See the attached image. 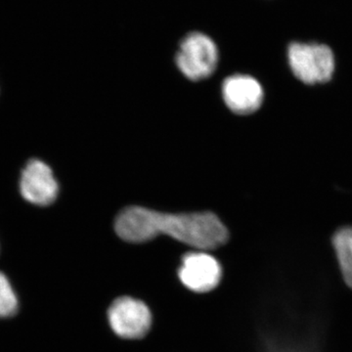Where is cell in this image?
Wrapping results in <instances>:
<instances>
[{
    "label": "cell",
    "instance_id": "obj_1",
    "mask_svg": "<svg viewBox=\"0 0 352 352\" xmlns=\"http://www.w3.org/2000/svg\"><path fill=\"white\" fill-rule=\"evenodd\" d=\"M115 230L129 243H144L166 235L199 251L217 249L228 240L226 226L212 212L173 214L129 207L118 215Z\"/></svg>",
    "mask_w": 352,
    "mask_h": 352
},
{
    "label": "cell",
    "instance_id": "obj_2",
    "mask_svg": "<svg viewBox=\"0 0 352 352\" xmlns=\"http://www.w3.org/2000/svg\"><path fill=\"white\" fill-rule=\"evenodd\" d=\"M288 58L294 75L307 85L328 82L335 71L333 51L323 44L292 43Z\"/></svg>",
    "mask_w": 352,
    "mask_h": 352
},
{
    "label": "cell",
    "instance_id": "obj_3",
    "mask_svg": "<svg viewBox=\"0 0 352 352\" xmlns=\"http://www.w3.org/2000/svg\"><path fill=\"white\" fill-rule=\"evenodd\" d=\"M219 63V50L214 41L201 32H192L180 43L176 64L191 80H205L214 74Z\"/></svg>",
    "mask_w": 352,
    "mask_h": 352
},
{
    "label": "cell",
    "instance_id": "obj_4",
    "mask_svg": "<svg viewBox=\"0 0 352 352\" xmlns=\"http://www.w3.org/2000/svg\"><path fill=\"white\" fill-rule=\"evenodd\" d=\"M108 320L116 335L126 340L145 337L152 324L149 307L131 296H120L108 310Z\"/></svg>",
    "mask_w": 352,
    "mask_h": 352
},
{
    "label": "cell",
    "instance_id": "obj_5",
    "mask_svg": "<svg viewBox=\"0 0 352 352\" xmlns=\"http://www.w3.org/2000/svg\"><path fill=\"white\" fill-rule=\"evenodd\" d=\"M222 270L219 261L204 251L185 254L178 270L182 283L195 293H208L219 286Z\"/></svg>",
    "mask_w": 352,
    "mask_h": 352
},
{
    "label": "cell",
    "instance_id": "obj_6",
    "mask_svg": "<svg viewBox=\"0 0 352 352\" xmlns=\"http://www.w3.org/2000/svg\"><path fill=\"white\" fill-rule=\"evenodd\" d=\"M20 192L23 198L29 203L46 207L56 200L59 185L50 166L34 159L25 164L22 171Z\"/></svg>",
    "mask_w": 352,
    "mask_h": 352
},
{
    "label": "cell",
    "instance_id": "obj_7",
    "mask_svg": "<svg viewBox=\"0 0 352 352\" xmlns=\"http://www.w3.org/2000/svg\"><path fill=\"white\" fill-rule=\"evenodd\" d=\"M222 95L227 107L238 115H250L261 107L263 89L261 83L250 76L227 78L222 85Z\"/></svg>",
    "mask_w": 352,
    "mask_h": 352
},
{
    "label": "cell",
    "instance_id": "obj_8",
    "mask_svg": "<svg viewBox=\"0 0 352 352\" xmlns=\"http://www.w3.org/2000/svg\"><path fill=\"white\" fill-rule=\"evenodd\" d=\"M333 245L344 282L352 288V227L340 229L333 235Z\"/></svg>",
    "mask_w": 352,
    "mask_h": 352
},
{
    "label": "cell",
    "instance_id": "obj_9",
    "mask_svg": "<svg viewBox=\"0 0 352 352\" xmlns=\"http://www.w3.org/2000/svg\"><path fill=\"white\" fill-rule=\"evenodd\" d=\"M18 298L8 278L0 272V318L13 316L17 312Z\"/></svg>",
    "mask_w": 352,
    "mask_h": 352
},
{
    "label": "cell",
    "instance_id": "obj_10",
    "mask_svg": "<svg viewBox=\"0 0 352 352\" xmlns=\"http://www.w3.org/2000/svg\"><path fill=\"white\" fill-rule=\"evenodd\" d=\"M270 352H300V351H292V349H289V351H286V349H274V347H273L272 349H270Z\"/></svg>",
    "mask_w": 352,
    "mask_h": 352
}]
</instances>
